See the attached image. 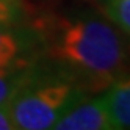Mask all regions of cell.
Instances as JSON below:
<instances>
[{"instance_id":"obj_3","label":"cell","mask_w":130,"mask_h":130,"mask_svg":"<svg viewBox=\"0 0 130 130\" xmlns=\"http://www.w3.org/2000/svg\"><path fill=\"white\" fill-rule=\"evenodd\" d=\"M52 128L57 130H111L110 115L102 96L83 97L58 118Z\"/></svg>"},{"instance_id":"obj_6","label":"cell","mask_w":130,"mask_h":130,"mask_svg":"<svg viewBox=\"0 0 130 130\" xmlns=\"http://www.w3.org/2000/svg\"><path fill=\"white\" fill-rule=\"evenodd\" d=\"M35 64L30 60H21L8 66H0V107H8L24 83L28 80Z\"/></svg>"},{"instance_id":"obj_8","label":"cell","mask_w":130,"mask_h":130,"mask_svg":"<svg viewBox=\"0 0 130 130\" xmlns=\"http://www.w3.org/2000/svg\"><path fill=\"white\" fill-rule=\"evenodd\" d=\"M21 16L19 2L0 0V22H16Z\"/></svg>"},{"instance_id":"obj_4","label":"cell","mask_w":130,"mask_h":130,"mask_svg":"<svg viewBox=\"0 0 130 130\" xmlns=\"http://www.w3.org/2000/svg\"><path fill=\"white\" fill-rule=\"evenodd\" d=\"M102 97L113 128H130V75L111 83Z\"/></svg>"},{"instance_id":"obj_1","label":"cell","mask_w":130,"mask_h":130,"mask_svg":"<svg viewBox=\"0 0 130 130\" xmlns=\"http://www.w3.org/2000/svg\"><path fill=\"white\" fill-rule=\"evenodd\" d=\"M44 49L57 68L83 89H107L130 72V45L115 24L82 13L44 19L38 24Z\"/></svg>"},{"instance_id":"obj_2","label":"cell","mask_w":130,"mask_h":130,"mask_svg":"<svg viewBox=\"0 0 130 130\" xmlns=\"http://www.w3.org/2000/svg\"><path fill=\"white\" fill-rule=\"evenodd\" d=\"M85 89L68 74L41 71L35 66L31 75L8 105L14 128H52L58 118L85 97Z\"/></svg>"},{"instance_id":"obj_5","label":"cell","mask_w":130,"mask_h":130,"mask_svg":"<svg viewBox=\"0 0 130 130\" xmlns=\"http://www.w3.org/2000/svg\"><path fill=\"white\" fill-rule=\"evenodd\" d=\"M30 47V35L13 28V22H0V66L28 60L25 52Z\"/></svg>"},{"instance_id":"obj_9","label":"cell","mask_w":130,"mask_h":130,"mask_svg":"<svg viewBox=\"0 0 130 130\" xmlns=\"http://www.w3.org/2000/svg\"><path fill=\"white\" fill-rule=\"evenodd\" d=\"M14 128L13 119L8 107H0V130H11Z\"/></svg>"},{"instance_id":"obj_10","label":"cell","mask_w":130,"mask_h":130,"mask_svg":"<svg viewBox=\"0 0 130 130\" xmlns=\"http://www.w3.org/2000/svg\"><path fill=\"white\" fill-rule=\"evenodd\" d=\"M8 2H19V0H8Z\"/></svg>"},{"instance_id":"obj_7","label":"cell","mask_w":130,"mask_h":130,"mask_svg":"<svg viewBox=\"0 0 130 130\" xmlns=\"http://www.w3.org/2000/svg\"><path fill=\"white\" fill-rule=\"evenodd\" d=\"M107 19L130 36V0H99Z\"/></svg>"}]
</instances>
